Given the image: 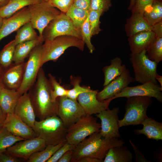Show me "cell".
<instances>
[{
	"instance_id": "obj_1",
	"label": "cell",
	"mask_w": 162,
	"mask_h": 162,
	"mask_svg": "<svg viewBox=\"0 0 162 162\" xmlns=\"http://www.w3.org/2000/svg\"><path fill=\"white\" fill-rule=\"evenodd\" d=\"M51 90L49 80L41 67L39 70L35 83L28 92L36 116L39 120L57 115L58 98L56 101L52 100Z\"/></svg>"
},
{
	"instance_id": "obj_2",
	"label": "cell",
	"mask_w": 162,
	"mask_h": 162,
	"mask_svg": "<svg viewBox=\"0 0 162 162\" xmlns=\"http://www.w3.org/2000/svg\"><path fill=\"white\" fill-rule=\"evenodd\" d=\"M124 142L119 138H106L103 137L100 131L86 138L75 146L72 150L71 162H76L79 159L90 157L103 160L109 149L111 148L123 146Z\"/></svg>"
},
{
	"instance_id": "obj_3",
	"label": "cell",
	"mask_w": 162,
	"mask_h": 162,
	"mask_svg": "<svg viewBox=\"0 0 162 162\" xmlns=\"http://www.w3.org/2000/svg\"><path fill=\"white\" fill-rule=\"evenodd\" d=\"M44 42L41 46V67L49 61L56 62L69 47H75L83 51L85 44L82 39L69 35L58 36Z\"/></svg>"
},
{
	"instance_id": "obj_4",
	"label": "cell",
	"mask_w": 162,
	"mask_h": 162,
	"mask_svg": "<svg viewBox=\"0 0 162 162\" xmlns=\"http://www.w3.org/2000/svg\"><path fill=\"white\" fill-rule=\"evenodd\" d=\"M37 136L45 142L46 145H55L66 141L67 128L57 115L36 121L33 128Z\"/></svg>"
},
{
	"instance_id": "obj_5",
	"label": "cell",
	"mask_w": 162,
	"mask_h": 162,
	"mask_svg": "<svg viewBox=\"0 0 162 162\" xmlns=\"http://www.w3.org/2000/svg\"><path fill=\"white\" fill-rule=\"evenodd\" d=\"M127 98L124 117L118 121L119 128L141 124L148 117L147 111L152 102V98L148 97H132Z\"/></svg>"
},
{
	"instance_id": "obj_6",
	"label": "cell",
	"mask_w": 162,
	"mask_h": 162,
	"mask_svg": "<svg viewBox=\"0 0 162 162\" xmlns=\"http://www.w3.org/2000/svg\"><path fill=\"white\" fill-rule=\"evenodd\" d=\"M129 56L135 81L141 84L148 82L157 84L155 77L158 74V63L149 59L146 51L144 50L136 54L131 53Z\"/></svg>"
},
{
	"instance_id": "obj_7",
	"label": "cell",
	"mask_w": 162,
	"mask_h": 162,
	"mask_svg": "<svg viewBox=\"0 0 162 162\" xmlns=\"http://www.w3.org/2000/svg\"><path fill=\"white\" fill-rule=\"evenodd\" d=\"M100 128L96 118L86 114L67 128L66 141L76 146L87 137L99 131Z\"/></svg>"
},
{
	"instance_id": "obj_8",
	"label": "cell",
	"mask_w": 162,
	"mask_h": 162,
	"mask_svg": "<svg viewBox=\"0 0 162 162\" xmlns=\"http://www.w3.org/2000/svg\"><path fill=\"white\" fill-rule=\"evenodd\" d=\"M28 7L30 15V22L34 28L38 30L40 38L44 40L43 36L44 29L61 12L48 1H41Z\"/></svg>"
},
{
	"instance_id": "obj_9",
	"label": "cell",
	"mask_w": 162,
	"mask_h": 162,
	"mask_svg": "<svg viewBox=\"0 0 162 162\" xmlns=\"http://www.w3.org/2000/svg\"><path fill=\"white\" fill-rule=\"evenodd\" d=\"M63 35L73 36L82 39L80 30L75 26L65 14L61 12L45 27L43 36L44 41Z\"/></svg>"
},
{
	"instance_id": "obj_10",
	"label": "cell",
	"mask_w": 162,
	"mask_h": 162,
	"mask_svg": "<svg viewBox=\"0 0 162 162\" xmlns=\"http://www.w3.org/2000/svg\"><path fill=\"white\" fill-rule=\"evenodd\" d=\"M42 44L35 46L29 55L26 62L23 77L22 84L17 90L21 95L28 92L35 83L40 67Z\"/></svg>"
},
{
	"instance_id": "obj_11",
	"label": "cell",
	"mask_w": 162,
	"mask_h": 162,
	"mask_svg": "<svg viewBox=\"0 0 162 162\" xmlns=\"http://www.w3.org/2000/svg\"><path fill=\"white\" fill-rule=\"evenodd\" d=\"M85 115L77 100L66 96L58 98L57 115L67 128Z\"/></svg>"
},
{
	"instance_id": "obj_12",
	"label": "cell",
	"mask_w": 162,
	"mask_h": 162,
	"mask_svg": "<svg viewBox=\"0 0 162 162\" xmlns=\"http://www.w3.org/2000/svg\"><path fill=\"white\" fill-rule=\"evenodd\" d=\"M46 146L43 140L36 136L17 142L4 152L22 160H28L32 154L43 149Z\"/></svg>"
},
{
	"instance_id": "obj_13",
	"label": "cell",
	"mask_w": 162,
	"mask_h": 162,
	"mask_svg": "<svg viewBox=\"0 0 162 162\" xmlns=\"http://www.w3.org/2000/svg\"><path fill=\"white\" fill-rule=\"evenodd\" d=\"M162 87L160 85L148 82L141 85L132 87L128 86L112 98L132 97H148L154 98L160 102H162Z\"/></svg>"
},
{
	"instance_id": "obj_14",
	"label": "cell",
	"mask_w": 162,
	"mask_h": 162,
	"mask_svg": "<svg viewBox=\"0 0 162 162\" xmlns=\"http://www.w3.org/2000/svg\"><path fill=\"white\" fill-rule=\"evenodd\" d=\"M119 112V108L115 107L112 110L108 108L96 114L101 120L100 132L103 137L106 138L121 137L118 125Z\"/></svg>"
},
{
	"instance_id": "obj_15",
	"label": "cell",
	"mask_w": 162,
	"mask_h": 162,
	"mask_svg": "<svg viewBox=\"0 0 162 162\" xmlns=\"http://www.w3.org/2000/svg\"><path fill=\"white\" fill-rule=\"evenodd\" d=\"M98 92V90L90 89L78 96L77 100L86 114H96L108 109L110 103L113 100L111 98L102 101L99 100L97 97Z\"/></svg>"
},
{
	"instance_id": "obj_16",
	"label": "cell",
	"mask_w": 162,
	"mask_h": 162,
	"mask_svg": "<svg viewBox=\"0 0 162 162\" xmlns=\"http://www.w3.org/2000/svg\"><path fill=\"white\" fill-rule=\"evenodd\" d=\"M134 81V78L131 76L129 70L127 68L122 74L104 86L101 91L98 92L97 98L102 101L112 98Z\"/></svg>"
},
{
	"instance_id": "obj_17",
	"label": "cell",
	"mask_w": 162,
	"mask_h": 162,
	"mask_svg": "<svg viewBox=\"0 0 162 162\" xmlns=\"http://www.w3.org/2000/svg\"><path fill=\"white\" fill-rule=\"evenodd\" d=\"M30 13L28 6L18 11L10 17L4 18L0 29V41L30 21Z\"/></svg>"
},
{
	"instance_id": "obj_18",
	"label": "cell",
	"mask_w": 162,
	"mask_h": 162,
	"mask_svg": "<svg viewBox=\"0 0 162 162\" xmlns=\"http://www.w3.org/2000/svg\"><path fill=\"white\" fill-rule=\"evenodd\" d=\"M2 126L14 136L25 140L37 136L33 128L14 114H6Z\"/></svg>"
},
{
	"instance_id": "obj_19",
	"label": "cell",
	"mask_w": 162,
	"mask_h": 162,
	"mask_svg": "<svg viewBox=\"0 0 162 162\" xmlns=\"http://www.w3.org/2000/svg\"><path fill=\"white\" fill-rule=\"evenodd\" d=\"M14 114L29 126L33 128L36 116L28 92L20 97L15 108Z\"/></svg>"
},
{
	"instance_id": "obj_20",
	"label": "cell",
	"mask_w": 162,
	"mask_h": 162,
	"mask_svg": "<svg viewBox=\"0 0 162 162\" xmlns=\"http://www.w3.org/2000/svg\"><path fill=\"white\" fill-rule=\"evenodd\" d=\"M26 62L11 65L6 69L1 79L4 87L17 90L22 81Z\"/></svg>"
},
{
	"instance_id": "obj_21",
	"label": "cell",
	"mask_w": 162,
	"mask_h": 162,
	"mask_svg": "<svg viewBox=\"0 0 162 162\" xmlns=\"http://www.w3.org/2000/svg\"><path fill=\"white\" fill-rule=\"evenodd\" d=\"M155 37V34L152 31L140 32L128 37V41L131 53L136 54L144 50L146 51Z\"/></svg>"
},
{
	"instance_id": "obj_22",
	"label": "cell",
	"mask_w": 162,
	"mask_h": 162,
	"mask_svg": "<svg viewBox=\"0 0 162 162\" xmlns=\"http://www.w3.org/2000/svg\"><path fill=\"white\" fill-rule=\"evenodd\" d=\"M124 28L126 35L128 37L140 32L152 31V26L148 23L143 15L132 13L126 20Z\"/></svg>"
},
{
	"instance_id": "obj_23",
	"label": "cell",
	"mask_w": 162,
	"mask_h": 162,
	"mask_svg": "<svg viewBox=\"0 0 162 162\" xmlns=\"http://www.w3.org/2000/svg\"><path fill=\"white\" fill-rule=\"evenodd\" d=\"M21 95L16 90L4 87L0 91V108L5 115L14 114L16 106Z\"/></svg>"
},
{
	"instance_id": "obj_24",
	"label": "cell",
	"mask_w": 162,
	"mask_h": 162,
	"mask_svg": "<svg viewBox=\"0 0 162 162\" xmlns=\"http://www.w3.org/2000/svg\"><path fill=\"white\" fill-rule=\"evenodd\" d=\"M141 124L143 125L142 128L134 130L135 134L144 135L148 139L157 141L162 140V122L148 117Z\"/></svg>"
},
{
	"instance_id": "obj_25",
	"label": "cell",
	"mask_w": 162,
	"mask_h": 162,
	"mask_svg": "<svg viewBox=\"0 0 162 162\" xmlns=\"http://www.w3.org/2000/svg\"><path fill=\"white\" fill-rule=\"evenodd\" d=\"M110 64L104 66L102 69L104 79V87L117 77L122 74L127 68L125 65L122 64L121 59L116 57L110 61Z\"/></svg>"
},
{
	"instance_id": "obj_26",
	"label": "cell",
	"mask_w": 162,
	"mask_h": 162,
	"mask_svg": "<svg viewBox=\"0 0 162 162\" xmlns=\"http://www.w3.org/2000/svg\"><path fill=\"white\" fill-rule=\"evenodd\" d=\"M44 42V40L39 38L17 44L15 48L13 62L15 64L24 62L25 59L29 56L32 50L36 46L42 44Z\"/></svg>"
},
{
	"instance_id": "obj_27",
	"label": "cell",
	"mask_w": 162,
	"mask_h": 162,
	"mask_svg": "<svg viewBox=\"0 0 162 162\" xmlns=\"http://www.w3.org/2000/svg\"><path fill=\"white\" fill-rule=\"evenodd\" d=\"M133 158L131 152L126 147L122 146L110 148L103 162H131Z\"/></svg>"
},
{
	"instance_id": "obj_28",
	"label": "cell",
	"mask_w": 162,
	"mask_h": 162,
	"mask_svg": "<svg viewBox=\"0 0 162 162\" xmlns=\"http://www.w3.org/2000/svg\"><path fill=\"white\" fill-rule=\"evenodd\" d=\"M40 0H9L4 6L0 8V16L8 18L23 8L38 3Z\"/></svg>"
},
{
	"instance_id": "obj_29",
	"label": "cell",
	"mask_w": 162,
	"mask_h": 162,
	"mask_svg": "<svg viewBox=\"0 0 162 162\" xmlns=\"http://www.w3.org/2000/svg\"><path fill=\"white\" fill-rule=\"evenodd\" d=\"M40 38L30 21L25 23L17 31L14 39L16 45Z\"/></svg>"
},
{
	"instance_id": "obj_30",
	"label": "cell",
	"mask_w": 162,
	"mask_h": 162,
	"mask_svg": "<svg viewBox=\"0 0 162 162\" xmlns=\"http://www.w3.org/2000/svg\"><path fill=\"white\" fill-rule=\"evenodd\" d=\"M66 141L55 145L47 146L43 149L32 154L28 160V162H46Z\"/></svg>"
},
{
	"instance_id": "obj_31",
	"label": "cell",
	"mask_w": 162,
	"mask_h": 162,
	"mask_svg": "<svg viewBox=\"0 0 162 162\" xmlns=\"http://www.w3.org/2000/svg\"><path fill=\"white\" fill-rule=\"evenodd\" d=\"M65 14L71 20L75 26L80 30L88 16L89 10L79 8L73 4Z\"/></svg>"
},
{
	"instance_id": "obj_32",
	"label": "cell",
	"mask_w": 162,
	"mask_h": 162,
	"mask_svg": "<svg viewBox=\"0 0 162 162\" xmlns=\"http://www.w3.org/2000/svg\"><path fill=\"white\" fill-rule=\"evenodd\" d=\"M16 46L13 40L6 45L0 51V64L3 69H6L12 65Z\"/></svg>"
},
{
	"instance_id": "obj_33",
	"label": "cell",
	"mask_w": 162,
	"mask_h": 162,
	"mask_svg": "<svg viewBox=\"0 0 162 162\" xmlns=\"http://www.w3.org/2000/svg\"><path fill=\"white\" fill-rule=\"evenodd\" d=\"M24 140L14 136L2 126L0 128V154L16 142Z\"/></svg>"
},
{
	"instance_id": "obj_34",
	"label": "cell",
	"mask_w": 162,
	"mask_h": 162,
	"mask_svg": "<svg viewBox=\"0 0 162 162\" xmlns=\"http://www.w3.org/2000/svg\"><path fill=\"white\" fill-rule=\"evenodd\" d=\"M151 60L158 63L162 60V37H155L146 50Z\"/></svg>"
},
{
	"instance_id": "obj_35",
	"label": "cell",
	"mask_w": 162,
	"mask_h": 162,
	"mask_svg": "<svg viewBox=\"0 0 162 162\" xmlns=\"http://www.w3.org/2000/svg\"><path fill=\"white\" fill-rule=\"evenodd\" d=\"M70 83L73 88L70 89H68L67 97L71 99L77 100L79 95L81 94L87 92L91 88L89 86H81L80 83L81 81V79L79 76H73L70 77Z\"/></svg>"
},
{
	"instance_id": "obj_36",
	"label": "cell",
	"mask_w": 162,
	"mask_h": 162,
	"mask_svg": "<svg viewBox=\"0 0 162 162\" xmlns=\"http://www.w3.org/2000/svg\"><path fill=\"white\" fill-rule=\"evenodd\" d=\"M49 80L52 90L51 96L52 100L56 101L59 97L67 96L68 89L61 85L56 79L55 77L50 74H48Z\"/></svg>"
},
{
	"instance_id": "obj_37",
	"label": "cell",
	"mask_w": 162,
	"mask_h": 162,
	"mask_svg": "<svg viewBox=\"0 0 162 162\" xmlns=\"http://www.w3.org/2000/svg\"><path fill=\"white\" fill-rule=\"evenodd\" d=\"M103 14L94 10H89L88 16L90 29L92 37L98 34L101 31L100 17Z\"/></svg>"
},
{
	"instance_id": "obj_38",
	"label": "cell",
	"mask_w": 162,
	"mask_h": 162,
	"mask_svg": "<svg viewBox=\"0 0 162 162\" xmlns=\"http://www.w3.org/2000/svg\"><path fill=\"white\" fill-rule=\"evenodd\" d=\"M143 16L148 23L152 26L162 21V12L152 5L146 8Z\"/></svg>"
},
{
	"instance_id": "obj_39",
	"label": "cell",
	"mask_w": 162,
	"mask_h": 162,
	"mask_svg": "<svg viewBox=\"0 0 162 162\" xmlns=\"http://www.w3.org/2000/svg\"><path fill=\"white\" fill-rule=\"evenodd\" d=\"M80 30L82 39L86 44L89 52L91 53H93L95 50V48L91 41L92 37L88 17L82 25Z\"/></svg>"
},
{
	"instance_id": "obj_40",
	"label": "cell",
	"mask_w": 162,
	"mask_h": 162,
	"mask_svg": "<svg viewBox=\"0 0 162 162\" xmlns=\"http://www.w3.org/2000/svg\"><path fill=\"white\" fill-rule=\"evenodd\" d=\"M112 5L111 0H91L90 10L101 12L107 11Z\"/></svg>"
},
{
	"instance_id": "obj_41",
	"label": "cell",
	"mask_w": 162,
	"mask_h": 162,
	"mask_svg": "<svg viewBox=\"0 0 162 162\" xmlns=\"http://www.w3.org/2000/svg\"><path fill=\"white\" fill-rule=\"evenodd\" d=\"M74 0H48V2L61 12L65 13L73 4Z\"/></svg>"
},
{
	"instance_id": "obj_42",
	"label": "cell",
	"mask_w": 162,
	"mask_h": 162,
	"mask_svg": "<svg viewBox=\"0 0 162 162\" xmlns=\"http://www.w3.org/2000/svg\"><path fill=\"white\" fill-rule=\"evenodd\" d=\"M75 146L69 143L66 141L57 150L46 162H58V160L66 152L73 150Z\"/></svg>"
},
{
	"instance_id": "obj_43",
	"label": "cell",
	"mask_w": 162,
	"mask_h": 162,
	"mask_svg": "<svg viewBox=\"0 0 162 162\" xmlns=\"http://www.w3.org/2000/svg\"><path fill=\"white\" fill-rule=\"evenodd\" d=\"M153 0H136L131 10L132 13H139L143 15L145 9L151 5Z\"/></svg>"
},
{
	"instance_id": "obj_44",
	"label": "cell",
	"mask_w": 162,
	"mask_h": 162,
	"mask_svg": "<svg viewBox=\"0 0 162 162\" xmlns=\"http://www.w3.org/2000/svg\"><path fill=\"white\" fill-rule=\"evenodd\" d=\"M91 0H74L73 5L79 8L89 10Z\"/></svg>"
},
{
	"instance_id": "obj_45",
	"label": "cell",
	"mask_w": 162,
	"mask_h": 162,
	"mask_svg": "<svg viewBox=\"0 0 162 162\" xmlns=\"http://www.w3.org/2000/svg\"><path fill=\"white\" fill-rule=\"evenodd\" d=\"M22 159L5 152L0 154V162H20Z\"/></svg>"
},
{
	"instance_id": "obj_46",
	"label": "cell",
	"mask_w": 162,
	"mask_h": 162,
	"mask_svg": "<svg viewBox=\"0 0 162 162\" xmlns=\"http://www.w3.org/2000/svg\"><path fill=\"white\" fill-rule=\"evenodd\" d=\"M129 142L131 145L135 155V161L136 162H150L147 160L144 155L140 152L138 148L129 140Z\"/></svg>"
},
{
	"instance_id": "obj_47",
	"label": "cell",
	"mask_w": 162,
	"mask_h": 162,
	"mask_svg": "<svg viewBox=\"0 0 162 162\" xmlns=\"http://www.w3.org/2000/svg\"><path fill=\"white\" fill-rule=\"evenodd\" d=\"M152 31L155 37H162V21L152 26Z\"/></svg>"
},
{
	"instance_id": "obj_48",
	"label": "cell",
	"mask_w": 162,
	"mask_h": 162,
	"mask_svg": "<svg viewBox=\"0 0 162 162\" xmlns=\"http://www.w3.org/2000/svg\"><path fill=\"white\" fill-rule=\"evenodd\" d=\"M72 150L66 152L58 160V162H71L72 157Z\"/></svg>"
},
{
	"instance_id": "obj_49",
	"label": "cell",
	"mask_w": 162,
	"mask_h": 162,
	"mask_svg": "<svg viewBox=\"0 0 162 162\" xmlns=\"http://www.w3.org/2000/svg\"><path fill=\"white\" fill-rule=\"evenodd\" d=\"M103 160L90 157H85L77 160L76 162H102Z\"/></svg>"
},
{
	"instance_id": "obj_50",
	"label": "cell",
	"mask_w": 162,
	"mask_h": 162,
	"mask_svg": "<svg viewBox=\"0 0 162 162\" xmlns=\"http://www.w3.org/2000/svg\"><path fill=\"white\" fill-rule=\"evenodd\" d=\"M6 115L4 114L0 108V128L3 126Z\"/></svg>"
},
{
	"instance_id": "obj_51",
	"label": "cell",
	"mask_w": 162,
	"mask_h": 162,
	"mask_svg": "<svg viewBox=\"0 0 162 162\" xmlns=\"http://www.w3.org/2000/svg\"><path fill=\"white\" fill-rule=\"evenodd\" d=\"M155 79L156 81L159 82L160 85L162 87V76L157 74L155 77Z\"/></svg>"
},
{
	"instance_id": "obj_52",
	"label": "cell",
	"mask_w": 162,
	"mask_h": 162,
	"mask_svg": "<svg viewBox=\"0 0 162 162\" xmlns=\"http://www.w3.org/2000/svg\"><path fill=\"white\" fill-rule=\"evenodd\" d=\"M9 1V0H0V8L5 6Z\"/></svg>"
},
{
	"instance_id": "obj_53",
	"label": "cell",
	"mask_w": 162,
	"mask_h": 162,
	"mask_svg": "<svg viewBox=\"0 0 162 162\" xmlns=\"http://www.w3.org/2000/svg\"><path fill=\"white\" fill-rule=\"evenodd\" d=\"M136 0H130V4L128 7V9L131 10L135 3Z\"/></svg>"
},
{
	"instance_id": "obj_54",
	"label": "cell",
	"mask_w": 162,
	"mask_h": 162,
	"mask_svg": "<svg viewBox=\"0 0 162 162\" xmlns=\"http://www.w3.org/2000/svg\"><path fill=\"white\" fill-rule=\"evenodd\" d=\"M4 69L2 67L0 64V78H1V77L3 74L4 72Z\"/></svg>"
},
{
	"instance_id": "obj_55",
	"label": "cell",
	"mask_w": 162,
	"mask_h": 162,
	"mask_svg": "<svg viewBox=\"0 0 162 162\" xmlns=\"http://www.w3.org/2000/svg\"><path fill=\"white\" fill-rule=\"evenodd\" d=\"M4 87V86L1 78H0V91Z\"/></svg>"
},
{
	"instance_id": "obj_56",
	"label": "cell",
	"mask_w": 162,
	"mask_h": 162,
	"mask_svg": "<svg viewBox=\"0 0 162 162\" xmlns=\"http://www.w3.org/2000/svg\"><path fill=\"white\" fill-rule=\"evenodd\" d=\"M3 19V18L0 16V29L2 24Z\"/></svg>"
},
{
	"instance_id": "obj_57",
	"label": "cell",
	"mask_w": 162,
	"mask_h": 162,
	"mask_svg": "<svg viewBox=\"0 0 162 162\" xmlns=\"http://www.w3.org/2000/svg\"><path fill=\"white\" fill-rule=\"evenodd\" d=\"M41 1H46L48 2V0H40Z\"/></svg>"
}]
</instances>
